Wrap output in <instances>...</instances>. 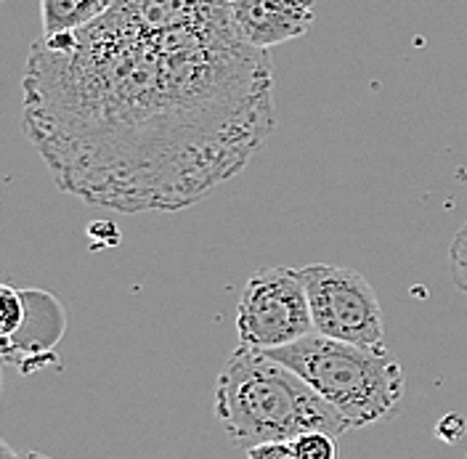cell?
<instances>
[{
    "mask_svg": "<svg viewBox=\"0 0 467 459\" xmlns=\"http://www.w3.org/2000/svg\"><path fill=\"white\" fill-rule=\"evenodd\" d=\"M229 3H232V0H229Z\"/></svg>",
    "mask_w": 467,
    "mask_h": 459,
    "instance_id": "15",
    "label": "cell"
},
{
    "mask_svg": "<svg viewBox=\"0 0 467 459\" xmlns=\"http://www.w3.org/2000/svg\"><path fill=\"white\" fill-rule=\"evenodd\" d=\"M22 459H51V457H46V454H40V452H25Z\"/></svg>",
    "mask_w": 467,
    "mask_h": 459,
    "instance_id": "14",
    "label": "cell"
},
{
    "mask_svg": "<svg viewBox=\"0 0 467 459\" xmlns=\"http://www.w3.org/2000/svg\"><path fill=\"white\" fill-rule=\"evenodd\" d=\"M314 332L346 343L385 345V321L375 287L346 266L314 263L300 268Z\"/></svg>",
    "mask_w": 467,
    "mask_h": 459,
    "instance_id": "5",
    "label": "cell"
},
{
    "mask_svg": "<svg viewBox=\"0 0 467 459\" xmlns=\"http://www.w3.org/2000/svg\"><path fill=\"white\" fill-rule=\"evenodd\" d=\"M0 459H22V454H16L8 441H0Z\"/></svg>",
    "mask_w": 467,
    "mask_h": 459,
    "instance_id": "13",
    "label": "cell"
},
{
    "mask_svg": "<svg viewBox=\"0 0 467 459\" xmlns=\"http://www.w3.org/2000/svg\"><path fill=\"white\" fill-rule=\"evenodd\" d=\"M274 130L271 57L236 32L229 0H115L29 48L22 133L58 189L88 204L192 207Z\"/></svg>",
    "mask_w": 467,
    "mask_h": 459,
    "instance_id": "1",
    "label": "cell"
},
{
    "mask_svg": "<svg viewBox=\"0 0 467 459\" xmlns=\"http://www.w3.org/2000/svg\"><path fill=\"white\" fill-rule=\"evenodd\" d=\"M25 321V300H22V289L0 287V338L14 335Z\"/></svg>",
    "mask_w": 467,
    "mask_h": 459,
    "instance_id": "10",
    "label": "cell"
},
{
    "mask_svg": "<svg viewBox=\"0 0 467 459\" xmlns=\"http://www.w3.org/2000/svg\"><path fill=\"white\" fill-rule=\"evenodd\" d=\"M265 353L300 374L348 428H369L385 420L407 391L404 370L385 345L369 348L311 332Z\"/></svg>",
    "mask_w": 467,
    "mask_h": 459,
    "instance_id": "3",
    "label": "cell"
},
{
    "mask_svg": "<svg viewBox=\"0 0 467 459\" xmlns=\"http://www.w3.org/2000/svg\"><path fill=\"white\" fill-rule=\"evenodd\" d=\"M449 268H451V279L457 289L467 297V221L449 245Z\"/></svg>",
    "mask_w": 467,
    "mask_h": 459,
    "instance_id": "11",
    "label": "cell"
},
{
    "mask_svg": "<svg viewBox=\"0 0 467 459\" xmlns=\"http://www.w3.org/2000/svg\"><path fill=\"white\" fill-rule=\"evenodd\" d=\"M115 0H40L43 35L75 32L93 25L112 8Z\"/></svg>",
    "mask_w": 467,
    "mask_h": 459,
    "instance_id": "8",
    "label": "cell"
},
{
    "mask_svg": "<svg viewBox=\"0 0 467 459\" xmlns=\"http://www.w3.org/2000/svg\"><path fill=\"white\" fill-rule=\"evenodd\" d=\"M247 459H297V454L287 441H274V443H261V446L247 449Z\"/></svg>",
    "mask_w": 467,
    "mask_h": 459,
    "instance_id": "12",
    "label": "cell"
},
{
    "mask_svg": "<svg viewBox=\"0 0 467 459\" xmlns=\"http://www.w3.org/2000/svg\"><path fill=\"white\" fill-rule=\"evenodd\" d=\"M215 414L242 449L274 441L290 443L308 431L335 438L350 431L300 374L271 353L242 343L229 353L215 380Z\"/></svg>",
    "mask_w": 467,
    "mask_h": 459,
    "instance_id": "2",
    "label": "cell"
},
{
    "mask_svg": "<svg viewBox=\"0 0 467 459\" xmlns=\"http://www.w3.org/2000/svg\"><path fill=\"white\" fill-rule=\"evenodd\" d=\"M311 332L314 321L300 271L285 266L253 271L236 303L239 343L274 350L297 343Z\"/></svg>",
    "mask_w": 467,
    "mask_h": 459,
    "instance_id": "4",
    "label": "cell"
},
{
    "mask_svg": "<svg viewBox=\"0 0 467 459\" xmlns=\"http://www.w3.org/2000/svg\"><path fill=\"white\" fill-rule=\"evenodd\" d=\"M290 443L297 459H337V438L324 431L300 433Z\"/></svg>",
    "mask_w": 467,
    "mask_h": 459,
    "instance_id": "9",
    "label": "cell"
},
{
    "mask_svg": "<svg viewBox=\"0 0 467 459\" xmlns=\"http://www.w3.org/2000/svg\"><path fill=\"white\" fill-rule=\"evenodd\" d=\"M314 19V0H232L236 32L263 51L306 35Z\"/></svg>",
    "mask_w": 467,
    "mask_h": 459,
    "instance_id": "7",
    "label": "cell"
},
{
    "mask_svg": "<svg viewBox=\"0 0 467 459\" xmlns=\"http://www.w3.org/2000/svg\"><path fill=\"white\" fill-rule=\"evenodd\" d=\"M25 321L22 327L0 338L3 361L22 374H32L46 364H57V345L67 332V314L58 297L48 289H22Z\"/></svg>",
    "mask_w": 467,
    "mask_h": 459,
    "instance_id": "6",
    "label": "cell"
}]
</instances>
